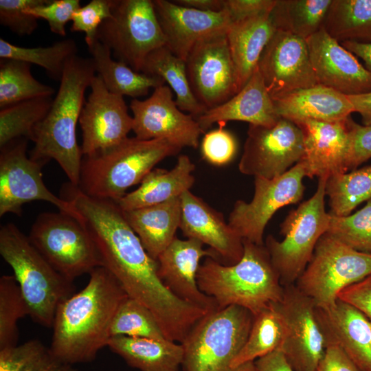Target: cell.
Listing matches in <instances>:
<instances>
[{
	"label": "cell",
	"instance_id": "43",
	"mask_svg": "<svg viewBox=\"0 0 371 371\" xmlns=\"http://www.w3.org/2000/svg\"><path fill=\"white\" fill-rule=\"evenodd\" d=\"M326 233L357 251L371 254V199L354 214L345 216L330 214Z\"/></svg>",
	"mask_w": 371,
	"mask_h": 371
},
{
	"label": "cell",
	"instance_id": "33",
	"mask_svg": "<svg viewBox=\"0 0 371 371\" xmlns=\"http://www.w3.org/2000/svg\"><path fill=\"white\" fill-rule=\"evenodd\" d=\"M142 73L155 76L168 83L175 93L179 109L195 119L207 110L195 98L188 79L186 61L175 56L166 45L153 51L146 58Z\"/></svg>",
	"mask_w": 371,
	"mask_h": 371
},
{
	"label": "cell",
	"instance_id": "24",
	"mask_svg": "<svg viewBox=\"0 0 371 371\" xmlns=\"http://www.w3.org/2000/svg\"><path fill=\"white\" fill-rule=\"evenodd\" d=\"M349 117L338 122L303 120L295 122L304 135V155L300 161L306 177L328 179L348 170Z\"/></svg>",
	"mask_w": 371,
	"mask_h": 371
},
{
	"label": "cell",
	"instance_id": "50",
	"mask_svg": "<svg viewBox=\"0 0 371 371\" xmlns=\"http://www.w3.org/2000/svg\"><path fill=\"white\" fill-rule=\"evenodd\" d=\"M338 299L357 308L371 322V275L342 290Z\"/></svg>",
	"mask_w": 371,
	"mask_h": 371
},
{
	"label": "cell",
	"instance_id": "26",
	"mask_svg": "<svg viewBox=\"0 0 371 371\" xmlns=\"http://www.w3.org/2000/svg\"><path fill=\"white\" fill-rule=\"evenodd\" d=\"M280 118L257 68L234 96L225 103L207 110L196 120L205 133L215 123L225 125L228 121H243L252 125L271 126Z\"/></svg>",
	"mask_w": 371,
	"mask_h": 371
},
{
	"label": "cell",
	"instance_id": "29",
	"mask_svg": "<svg viewBox=\"0 0 371 371\" xmlns=\"http://www.w3.org/2000/svg\"><path fill=\"white\" fill-rule=\"evenodd\" d=\"M277 28L271 12L232 22L226 37L240 89L258 68L265 47Z\"/></svg>",
	"mask_w": 371,
	"mask_h": 371
},
{
	"label": "cell",
	"instance_id": "35",
	"mask_svg": "<svg viewBox=\"0 0 371 371\" xmlns=\"http://www.w3.org/2000/svg\"><path fill=\"white\" fill-rule=\"evenodd\" d=\"M333 0H277L271 16L277 30L304 40L322 27Z\"/></svg>",
	"mask_w": 371,
	"mask_h": 371
},
{
	"label": "cell",
	"instance_id": "39",
	"mask_svg": "<svg viewBox=\"0 0 371 371\" xmlns=\"http://www.w3.org/2000/svg\"><path fill=\"white\" fill-rule=\"evenodd\" d=\"M77 45L72 38H66L46 47H22L0 38V58L14 59L43 68L56 80H60L65 63L77 55Z\"/></svg>",
	"mask_w": 371,
	"mask_h": 371
},
{
	"label": "cell",
	"instance_id": "13",
	"mask_svg": "<svg viewBox=\"0 0 371 371\" xmlns=\"http://www.w3.org/2000/svg\"><path fill=\"white\" fill-rule=\"evenodd\" d=\"M276 304L284 324L280 349L294 371H315L328 345L317 307L295 284L284 286Z\"/></svg>",
	"mask_w": 371,
	"mask_h": 371
},
{
	"label": "cell",
	"instance_id": "51",
	"mask_svg": "<svg viewBox=\"0 0 371 371\" xmlns=\"http://www.w3.org/2000/svg\"><path fill=\"white\" fill-rule=\"evenodd\" d=\"M315 371H361L337 345L328 343L326 352Z\"/></svg>",
	"mask_w": 371,
	"mask_h": 371
},
{
	"label": "cell",
	"instance_id": "8",
	"mask_svg": "<svg viewBox=\"0 0 371 371\" xmlns=\"http://www.w3.org/2000/svg\"><path fill=\"white\" fill-rule=\"evenodd\" d=\"M318 179L314 194L291 210L281 223L284 239L278 241L271 235L266 238L265 247L283 286L295 284L328 228L330 214L324 200L328 178Z\"/></svg>",
	"mask_w": 371,
	"mask_h": 371
},
{
	"label": "cell",
	"instance_id": "21",
	"mask_svg": "<svg viewBox=\"0 0 371 371\" xmlns=\"http://www.w3.org/2000/svg\"><path fill=\"white\" fill-rule=\"evenodd\" d=\"M156 14L166 39V47L186 60L199 42L226 34L232 23L228 12H203L179 5L172 1L154 0Z\"/></svg>",
	"mask_w": 371,
	"mask_h": 371
},
{
	"label": "cell",
	"instance_id": "37",
	"mask_svg": "<svg viewBox=\"0 0 371 371\" xmlns=\"http://www.w3.org/2000/svg\"><path fill=\"white\" fill-rule=\"evenodd\" d=\"M326 195L329 198V214H350L359 204L371 199V165L331 176L326 181Z\"/></svg>",
	"mask_w": 371,
	"mask_h": 371
},
{
	"label": "cell",
	"instance_id": "10",
	"mask_svg": "<svg viewBox=\"0 0 371 371\" xmlns=\"http://www.w3.org/2000/svg\"><path fill=\"white\" fill-rule=\"evenodd\" d=\"M370 275L371 254L357 251L326 233L295 284L317 308L324 309L336 302L342 290Z\"/></svg>",
	"mask_w": 371,
	"mask_h": 371
},
{
	"label": "cell",
	"instance_id": "42",
	"mask_svg": "<svg viewBox=\"0 0 371 371\" xmlns=\"http://www.w3.org/2000/svg\"><path fill=\"white\" fill-rule=\"evenodd\" d=\"M29 308L14 276L0 278V349L17 345L18 321Z\"/></svg>",
	"mask_w": 371,
	"mask_h": 371
},
{
	"label": "cell",
	"instance_id": "31",
	"mask_svg": "<svg viewBox=\"0 0 371 371\" xmlns=\"http://www.w3.org/2000/svg\"><path fill=\"white\" fill-rule=\"evenodd\" d=\"M107 346L126 363L140 371H179L183 350L168 339L113 336Z\"/></svg>",
	"mask_w": 371,
	"mask_h": 371
},
{
	"label": "cell",
	"instance_id": "54",
	"mask_svg": "<svg viewBox=\"0 0 371 371\" xmlns=\"http://www.w3.org/2000/svg\"><path fill=\"white\" fill-rule=\"evenodd\" d=\"M339 43L355 56L361 58L365 63V67L371 74V42L344 41Z\"/></svg>",
	"mask_w": 371,
	"mask_h": 371
},
{
	"label": "cell",
	"instance_id": "44",
	"mask_svg": "<svg viewBox=\"0 0 371 371\" xmlns=\"http://www.w3.org/2000/svg\"><path fill=\"white\" fill-rule=\"evenodd\" d=\"M112 0H91L80 6L73 14L71 32H83L87 47L97 39L98 29L102 23L111 16Z\"/></svg>",
	"mask_w": 371,
	"mask_h": 371
},
{
	"label": "cell",
	"instance_id": "18",
	"mask_svg": "<svg viewBox=\"0 0 371 371\" xmlns=\"http://www.w3.org/2000/svg\"><path fill=\"white\" fill-rule=\"evenodd\" d=\"M90 88L78 122L82 133L80 147L84 157L120 144L128 137L133 124L124 96L109 91L98 75L93 78Z\"/></svg>",
	"mask_w": 371,
	"mask_h": 371
},
{
	"label": "cell",
	"instance_id": "36",
	"mask_svg": "<svg viewBox=\"0 0 371 371\" xmlns=\"http://www.w3.org/2000/svg\"><path fill=\"white\" fill-rule=\"evenodd\" d=\"M284 338V324L276 303L254 315L247 339L232 363V368L253 363L280 348Z\"/></svg>",
	"mask_w": 371,
	"mask_h": 371
},
{
	"label": "cell",
	"instance_id": "2",
	"mask_svg": "<svg viewBox=\"0 0 371 371\" xmlns=\"http://www.w3.org/2000/svg\"><path fill=\"white\" fill-rule=\"evenodd\" d=\"M86 286L58 306L52 325L50 350L61 363L91 362L107 346L114 315L128 297L104 267L90 273Z\"/></svg>",
	"mask_w": 371,
	"mask_h": 371
},
{
	"label": "cell",
	"instance_id": "1",
	"mask_svg": "<svg viewBox=\"0 0 371 371\" xmlns=\"http://www.w3.org/2000/svg\"><path fill=\"white\" fill-rule=\"evenodd\" d=\"M65 190L63 199L80 214L102 267L129 297L152 312L167 339L181 343L208 312L179 299L164 284L157 260L146 252L115 202L89 196L72 184Z\"/></svg>",
	"mask_w": 371,
	"mask_h": 371
},
{
	"label": "cell",
	"instance_id": "53",
	"mask_svg": "<svg viewBox=\"0 0 371 371\" xmlns=\"http://www.w3.org/2000/svg\"><path fill=\"white\" fill-rule=\"evenodd\" d=\"M348 96L352 104L354 112L361 115L363 125L371 126V91Z\"/></svg>",
	"mask_w": 371,
	"mask_h": 371
},
{
	"label": "cell",
	"instance_id": "30",
	"mask_svg": "<svg viewBox=\"0 0 371 371\" xmlns=\"http://www.w3.org/2000/svg\"><path fill=\"white\" fill-rule=\"evenodd\" d=\"M123 212V211H122ZM148 255L156 260L176 237L181 216L180 197L123 212Z\"/></svg>",
	"mask_w": 371,
	"mask_h": 371
},
{
	"label": "cell",
	"instance_id": "25",
	"mask_svg": "<svg viewBox=\"0 0 371 371\" xmlns=\"http://www.w3.org/2000/svg\"><path fill=\"white\" fill-rule=\"evenodd\" d=\"M318 308L328 343L341 348L361 371H371V322L357 308L337 300Z\"/></svg>",
	"mask_w": 371,
	"mask_h": 371
},
{
	"label": "cell",
	"instance_id": "11",
	"mask_svg": "<svg viewBox=\"0 0 371 371\" xmlns=\"http://www.w3.org/2000/svg\"><path fill=\"white\" fill-rule=\"evenodd\" d=\"M27 236L46 260L71 281L102 267L88 230L80 221L68 214L60 211L41 213Z\"/></svg>",
	"mask_w": 371,
	"mask_h": 371
},
{
	"label": "cell",
	"instance_id": "32",
	"mask_svg": "<svg viewBox=\"0 0 371 371\" xmlns=\"http://www.w3.org/2000/svg\"><path fill=\"white\" fill-rule=\"evenodd\" d=\"M88 49L95 73L113 93L137 99L147 95L150 89L166 85L158 76L137 72L124 63L113 60L110 49L98 40Z\"/></svg>",
	"mask_w": 371,
	"mask_h": 371
},
{
	"label": "cell",
	"instance_id": "55",
	"mask_svg": "<svg viewBox=\"0 0 371 371\" xmlns=\"http://www.w3.org/2000/svg\"><path fill=\"white\" fill-rule=\"evenodd\" d=\"M174 3L203 12H221L224 9V0H175Z\"/></svg>",
	"mask_w": 371,
	"mask_h": 371
},
{
	"label": "cell",
	"instance_id": "20",
	"mask_svg": "<svg viewBox=\"0 0 371 371\" xmlns=\"http://www.w3.org/2000/svg\"><path fill=\"white\" fill-rule=\"evenodd\" d=\"M306 41L317 84L346 95L371 91V74L323 27Z\"/></svg>",
	"mask_w": 371,
	"mask_h": 371
},
{
	"label": "cell",
	"instance_id": "38",
	"mask_svg": "<svg viewBox=\"0 0 371 371\" xmlns=\"http://www.w3.org/2000/svg\"><path fill=\"white\" fill-rule=\"evenodd\" d=\"M55 90L34 78L30 64L14 59L0 60V108L27 100L52 97Z\"/></svg>",
	"mask_w": 371,
	"mask_h": 371
},
{
	"label": "cell",
	"instance_id": "47",
	"mask_svg": "<svg viewBox=\"0 0 371 371\" xmlns=\"http://www.w3.org/2000/svg\"><path fill=\"white\" fill-rule=\"evenodd\" d=\"M79 0H48L46 3L25 9L36 19L45 20L52 32L65 36V26L75 11L80 7Z\"/></svg>",
	"mask_w": 371,
	"mask_h": 371
},
{
	"label": "cell",
	"instance_id": "46",
	"mask_svg": "<svg viewBox=\"0 0 371 371\" xmlns=\"http://www.w3.org/2000/svg\"><path fill=\"white\" fill-rule=\"evenodd\" d=\"M225 126L218 124V128L206 133L201 142L203 159L216 166L230 163L237 152V142L234 136L225 129Z\"/></svg>",
	"mask_w": 371,
	"mask_h": 371
},
{
	"label": "cell",
	"instance_id": "48",
	"mask_svg": "<svg viewBox=\"0 0 371 371\" xmlns=\"http://www.w3.org/2000/svg\"><path fill=\"white\" fill-rule=\"evenodd\" d=\"M350 128V151L348 170H355L362 163L371 159V126L360 125L351 117Z\"/></svg>",
	"mask_w": 371,
	"mask_h": 371
},
{
	"label": "cell",
	"instance_id": "27",
	"mask_svg": "<svg viewBox=\"0 0 371 371\" xmlns=\"http://www.w3.org/2000/svg\"><path fill=\"white\" fill-rule=\"evenodd\" d=\"M272 99L278 115L293 122L303 120L338 122L354 113L348 95L319 84Z\"/></svg>",
	"mask_w": 371,
	"mask_h": 371
},
{
	"label": "cell",
	"instance_id": "40",
	"mask_svg": "<svg viewBox=\"0 0 371 371\" xmlns=\"http://www.w3.org/2000/svg\"><path fill=\"white\" fill-rule=\"evenodd\" d=\"M53 98L41 97L5 106L0 111V147L26 138L32 140L35 126L47 115Z\"/></svg>",
	"mask_w": 371,
	"mask_h": 371
},
{
	"label": "cell",
	"instance_id": "41",
	"mask_svg": "<svg viewBox=\"0 0 371 371\" xmlns=\"http://www.w3.org/2000/svg\"><path fill=\"white\" fill-rule=\"evenodd\" d=\"M111 336L124 335L167 339L152 312L144 304L129 297L119 306L112 322Z\"/></svg>",
	"mask_w": 371,
	"mask_h": 371
},
{
	"label": "cell",
	"instance_id": "52",
	"mask_svg": "<svg viewBox=\"0 0 371 371\" xmlns=\"http://www.w3.org/2000/svg\"><path fill=\"white\" fill-rule=\"evenodd\" d=\"M254 367L255 371H294L280 348L256 359Z\"/></svg>",
	"mask_w": 371,
	"mask_h": 371
},
{
	"label": "cell",
	"instance_id": "16",
	"mask_svg": "<svg viewBox=\"0 0 371 371\" xmlns=\"http://www.w3.org/2000/svg\"><path fill=\"white\" fill-rule=\"evenodd\" d=\"M186 63L192 91L206 110L225 103L240 90L226 34L196 43Z\"/></svg>",
	"mask_w": 371,
	"mask_h": 371
},
{
	"label": "cell",
	"instance_id": "49",
	"mask_svg": "<svg viewBox=\"0 0 371 371\" xmlns=\"http://www.w3.org/2000/svg\"><path fill=\"white\" fill-rule=\"evenodd\" d=\"M277 0H224L232 22L271 12Z\"/></svg>",
	"mask_w": 371,
	"mask_h": 371
},
{
	"label": "cell",
	"instance_id": "7",
	"mask_svg": "<svg viewBox=\"0 0 371 371\" xmlns=\"http://www.w3.org/2000/svg\"><path fill=\"white\" fill-rule=\"evenodd\" d=\"M254 315L238 306L208 313L183 341V371H255L254 362L233 368L232 363L245 345Z\"/></svg>",
	"mask_w": 371,
	"mask_h": 371
},
{
	"label": "cell",
	"instance_id": "14",
	"mask_svg": "<svg viewBox=\"0 0 371 371\" xmlns=\"http://www.w3.org/2000/svg\"><path fill=\"white\" fill-rule=\"evenodd\" d=\"M304 177V166L299 161L276 178L255 177L253 199L249 203L236 201L228 223L243 240L262 245L265 227L276 211L302 199Z\"/></svg>",
	"mask_w": 371,
	"mask_h": 371
},
{
	"label": "cell",
	"instance_id": "12",
	"mask_svg": "<svg viewBox=\"0 0 371 371\" xmlns=\"http://www.w3.org/2000/svg\"><path fill=\"white\" fill-rule=\"evenodd\" d=\"M28 140L19 138L1 147L0 216L8 213L21 216L24 204L43 201L81 222L72 203L56 196L45 185L41 171L45 164L27 156Z\"/></svg>",
	"mask_w": 371,
	"mask_h": 371
},
{
	"label": "cell",
	"instance_id": "5",
	"mask_svg": "<svg viewBox=\"0 0 371 371\" xmlns=\"http://www.w3.org/2000/svg\"><path fill=\"white\" fill-rule=\"evenodd\" d=\"M181 150L163 139L127 137L111 148L82 157L78 188L92 198L116 202L159 162Z\"/></svg>",
	"mask_w": 371,
	"mask_h": 371
},
{
	"label": "cell",
	"instance_id": "3",
	"mask_svg": "<svg viewBox=\"0 0 371 371\" xmlns=\"http://www.w3.org/2000/svg\"><path fill=\"white\" fill-rule=\"evenodd\" d=\"M95 76L91 58L75 55L65 63L60 86L46 117L33 131L30 157L47 163L54 159L70 181L78 186L82 160L76 126L85 104V93Z\"/></svg>",
	"mask_w": 371,
	"mask_h": 371
},
{
	"label": "cell",
	"instance_id": "6",
	"mask_svg": "<svg viewBox=\"0 0 371 371\" xmlns=\"http://www.w3.org/2000/svg\"><path fill=\"white\" fill-rule=\"evenodd\" d=\"M0 254L11 267L36 323L52 327L58 305L74 294L73 281L58 273L14 223L0 229Z\"/></svg>",
	"mask_w": 371,
	"mask_h": 371
},
{
	"label": "cell",
	"instance_id": "22",
	"mask_svg": "<svg viewBox=\"0 0 371 371\" xmlns=\"http://www.w3.org/2000/svg\"><path fill=\"white\" fill-rule=\"evenodd\" d=\"M181 216L179 229L187 238L207 245L216 260L232 265L240 260L243 239L227 223L223 214L188 190L180 196Z\"/></svg>",
	"mask_w": 371,
	"mask_h": 371
},
{
	"label": "cell",
	"instance_id": "34",
	"mask_svg": "<svg viewBox=\"0 0 371 371\" xmlns=\"http://www.w3.org/2000/svg\"><path fill=\"white\" fill-rule=\"evenodd\" d=\"M323 27L339 42H371V0H333Z\"/></svg>",
	"mask_w": 371,
	"mask_h": 371
},
{
	"label": "cell",
	"instance_id": "45",
	"mask_svg": "<svg viewBox=\"0 0 371 371\" xmlns=\"http://www.w3.org/2000/svg\"><path fill=\"white\" fill-rule=\"evenodd\" d=\"M48 0H0V23L16 34L31 35L38 27V19L25 9L46 3Z\"/></svg>",
	"mask_w": 371,
	"mask_h": 371
},
{
	"label": "cell",
	"instance_id": "17",
	"mask_svg": "<svg viewBox=\"0 0 371 371\" xmlns=\"http://www.w3.org/2000/svg\"><path fill=\"white\" fill-rule=\"evenodd\" d=\"M133 131L144 139H163L182 148H196L203 131L196 119L182 112L173 100L172 91L166 85L155 89L144 100L133 99Z\"/></svg>",
	"mask_w": 371,
	"mask_h": 371
},
{
	"label": "cell",
	"instance_id": "9",
	"mask_svg": "<svg viewBox=\"0 0 371 371\" xmlns=\"http://www.w3.org/2000/svg\"><path fill=\"white\" fill-rule=\"evenodd\" d=\"M111 14L100 25L97 39L118 61L142 72L147 56L166 45L153 1L112 0Z\"/></svg>",
	"mask_w": 371,
	"mask_h": 371
},
{
	"label": "cell",
	"instance_id": "23",
	"mask_svg": "<svg viewBox=\"0 0 371 371\" xmlns=\"http://www.w3.org/2000/svg\"><path fill=\"white\" fill-rule=\"evenodd\" d=\"M195 239L181 240L177 236L159 256L158 275L164 284L179 299L208 313L216 309L212 297L203 293L197 283V273L203 257L216 260L210 249Z\"/></svg>",
	"mask_w": 371,
	"mask_h": 371
},
{
	"label": "cell",
	"instance_id": "56",
	"mask_svg": "<svg viewBox=\"0 0 371 371\" xmlns=\"http://www.w3.org/2000/svg\"><path fill=\"white\" fill-rule=\"evenodd\" d=\"M59 371H76L72 365L63 363Z\"/></svg>",
	"mask_w": 371,
	"mask_h": 371
},
{
	"label": "cell",
	"instance_id": "28",
	"mask_svg": "<svg viewBox=\"0 0 371 371\" xmlns=\"http://www.w3.org/2000/svg\"><path fill=\"white\" fill-rule=\"evenodd\" d=\"M195 166L186 155H180L170 170L154 168L134 191L115 203L122 211H130L164 203L190 190L195 179Z\"/></svg>",
	"mask_w": 371,
	"mask_h": 371
},
{
	"label": "cell",
	"instance_id": "19",
	"mask_svg": "<svg viewBox=\"0 0 371 371\" xmlns=\"http://www.w3.org/2000/svg\"><path fill=\"white\" fill-rule=\"evenodd\" d=\"M258 69L272 98L317 85L306 40L283 30L267 43Z\"/></svg>",
	"mask_w": 371,
	"mask_h": 371
},
{
	"label": "cell",
	"instance_id": "4",
	"mask_svg": "<svg viewBox=\"0 0 371 371\" xmlns=\"http://www.w3.org/2000/svg\"><path fill=\"white\" fill-rule=\"evenodd\" d=\"M239 262L225 265L205 258L197 273L200 290L215 301L218 309L238 306L254 315L283 297L284 286L265 246L243 240Z\"/></svg>",
	"mask_w": 371,
	"mask_h": 371
},
{
	"label": "cell",
	"instance_id": "15",
	"mask_svg": "<svg viewBox=\"0 0 371 371\" xmlns=\"http://www.w3.org/2000/svg\"><path fill=\"white\" fill-rule=\"evenodd\" d=\"M303 155V132L293 121L280 117L271 126L249 124L238 169L244 175L273 179Z\"/></svg>",
	"mask_w": 371,
	"mask_h": 371
}]
</instances>
